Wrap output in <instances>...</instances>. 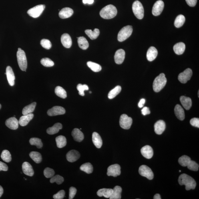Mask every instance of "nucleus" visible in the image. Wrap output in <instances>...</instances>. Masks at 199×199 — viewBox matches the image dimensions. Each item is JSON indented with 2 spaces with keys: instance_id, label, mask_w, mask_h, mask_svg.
I'll return each mask as SVG.
<instances>
[{
  "instance_id": "f257e3e1",
  "label": "nucleus",
  "mask_w": 199,
  "mask_h": 199,
  "mask_svg": "<svg viewBox=\"0 0 199 199\" xmlns=\"http://www.w3.org/2000/svg\"><path fill=\"white\" fill-rule=\"evenodd\" d=\"M178 183L181 186L185 185L187 190H194L196 186V182L192 177L186 174L180 175L178 178Z\"/></svg>"
},
{
  "instance_id": "f03ea898",
  "label": "nucleus",
  "mask_w": 199,
  "mask_h": 199,
  "mask_svg": "<svg viewBox=\"0 0 199 199\" xmlns=\"http://www.w3.org/2000/svg\"><path fill=\"white\" fill-rule=\"evenodd\" d=\"M178 162L181 166H187L191 170L197 171L198 170L199 165L195 161L191 160L190 157L186 155H183L180 157L178 159Z\"/></svg>"
},
{
  "instance_id": "7ed1b4c3",
  "label": "nucleus",
  "mask_w": 199,
  "mask_h": 199,
  "mask_svg": "<svg viewBox=\"0 0 199 199\" xmlns=\"http://www.w3.org/2000/svg\"><path fill=\"white\" fill-rule=\"evenodd\" d=\"M117 11L114 5H109L101 10L100 15L103 18L109 19L113 18L117 15Z\"/></svg>"
},
{
  "instance_id": "20e7f679",
  "label": "nucleus",
  "mask_w": 199,
  "mask_h": 199,
  "mask_svg": "<svg viewBox=\"0 0 199 199\" xmlns=\"http://www.w3.org/2000/svg\"><path fill=\"white\" fill-rule=\"evenodd\" d=\"M167 79L164 73H161L155 79L153 82V89L155 92H158L164 88L167 83Z\"/></svg>"
},
{
  "instance_id": "39448f33",
  "label": "nucleus",
  "mask_w": 199,
  "mask_h": 199,
  "mask_svg": "<svg viewBox=\"0 0 199 199\" xmlns=\"http://www.w3.org/2000/svg\"><path fill=\"white\" fill-rule=\"evenodd\" d=\"M17 57L20 68L22 71H26L27 67V62L24 51L21 48H19L17 53Z\"/></svg>"
},
{
  "instance_id": "423d86ee",
  "label": "nucleus",
  "mask_w": 199,
  "mask_h": 199,
  "mask_svg": "<svg viewBox=\"0 0 199 199\" xmlns=\"http://www.w3.org/2000/svg\"><path fill=\"white\" fill-rule=\"evenodd\" d=\"M133 29L132 26L127 25L121 29L118 35V40L119 42L125 40L130 36L132 33Z\"/></svg>"
},
{
  "instance_id": "0eeeda50",
  "label": "nucleus",
  "mask_w": 199,
  "mask_h": 199,
  "mask_svg": "<svg viewBox=\"0 0 199 199\" xmlns=\"http://www.w3.org/2000/svg\"><path fill=\"white\" fill-rule=\"evenodd\" d=\"M132 11L137 18L142 19L144 17V9L140 2L136 1L133 3Z\"/></svg>"
},
{
  "instance_id": "6e6552de",
  "label": "nucleus",
  "mask_w": 199,
  "mask_h": 199,
  "mask_svg": "<svg viewBox=\"0 0 199 199\" xmlns=\"http://www.w3.org/2000/svg\"><path fill=\"white\" fill-rule=\"evenodd\" d=\"M45 7V5H37L29 10L27 11L28 14L33 18L38 17L42 13Z\"/></svg>"
},
{
  "instance_id": "1a4fd4ad",
  "label": "nucleus",
  "mask_w": 199,
  "mask_h": 199,
  "mask_svg": "<svg viewBox=\"0 0 199 199\" xmlns=\"http://www.w3.org/2000/svg\"><path fill=\"white\" fill-rule=\"evenodd\" d=\"M132 123V119L125 114L121 115L119 119V125L123 129H128L131 128Z\"/></svg>"
},
{
  "instance_id": "9d476101",
  "label": "nucleus",
  "mask_w": 199,
  "mask_h": 199,
  "mask_svg": "<svg viewBox=\"0 0 199 199\" xmlns=\"http://www.w3.org/2000/svg\"><path fill=\"white\" fill-rule=\"evenodd\" d=\"M139 173L141 176L151 180L154 178V174L151 169L146 165H143L139 167Z\"/></svg>"
},
{
  "instance_id": "9b49d317",
  "label": "nucleus",
  "mask_w": 199,
  "mask_h": 199,
  "mask_svg": "<svg viewBox=\"0 0 199 199\" xmlns=\"http://www.w3.org/2000/svg\"><path fill=\"white\" fill-rule=\"evenodd\" d=\"M192 75V70L187 68L183 72L180 73L178 76V79L181 83H186L190 80Z\"/></svg>"
},
{
  "instance_id": "f8f14e48",
  "label": "nucleus",
  "mask_w": 199,
  "mask_h": 199,
  "mask_svg": "<svg viewBox=\"0 0 199 199\" xmlns=\"http://www.w3.org/2000/svg\"><path fill=\"white\" fill-rule=\"evenodd\" d=\"M121 173V167L118 164L111 165L107 169V175L109 176L116 177Z\"/></svg>"
},
{
  "instance_id": "ddd939ff",
  "label": "nucleus",
  "mask_w": 199,
  "mask_h": 199,
  "mask_svg": "<svg viewBox=\"0 0 199 199\" xmlns=\"http://www.w3.org/2000/svg\"><path fill=\"white\" fill-rule=\"evenodd\" d=\"M164 2L161 0L156 1L153 6L152 11V14L155 16L160 15L164 9Z\"/></svg>"
},
{
  "instance_id": "4468645a",
  "label": "nucleus",
  "mask_w": 199,
  "mask_h": 199,
  "mask_svg": "<svg viewBox=\"0 0 199 199\" xmlns=\"http://www.w3.org/2000/svg\"><path fill=\"white\" fill-rule=\"evenodd\" d=\"M65 110L63 107L55 106L50 109L47 111V114L50 116H56L65 114Z\"/></svg>"
},
{
  "instance_id": "2eb2a0df",
  "label": "nucleus",
  "mask_w": 199,
  "mask_h": 199,
  "mask_svg": "<svg viewBox=\"0 0 199 199\" xmlns=\"http://www.w3.org/2000/svg\"><path fill=\"white\" fill-rule=\"evenodd\" d=\"M141 154L143 156L147 159H150L154 155V151L152 147L149 145H146L141 149Z\"/></svg>"
},
{
  "instance_id": "dca6fc26",
  "label": "nucleus",
  "mask_w": 199,
  "mask_h": 199,
  "mask_svg": "<svg viewBox=\"0 0 199 199\" xmlns=\"http://www.w3.org/2000/svg\"><path fill=\"white\" fill-rule=\"evenodd\" d=\"M80 154L79 153L75 150L69 151L66 155V158L67 161L70 162H74L79 158Z\"/></svg>"
},
{
  "instance_id": "f3484780",
  "label": "nucleus",
  "mask_w": 199,
  "mask_h": 199,
  "mask_svg": "<svg viewBox=\"0 0 199 199\" xmlns=\"http://www.w3.org/2000/svg\"><path fill=\"white\" fill-rule=\"evenodd\" d=\"M6 126L12 130H16L18 128L19 121L15 117H11L6 121Z\"/></svg>"
},
{
  "instance_id": "a211bd4d",
  "label": "nucleus",
  "mask_w": 199,
  "mask_h": 199,
  "mask_svg": "<svg viewBox=\"0 0 199 199\" xmlns=\"http://www.w3.org/2000/svg\"><path fill=\"white\" fill-rule=\"evenodd\" d=\"M125 52L123 49H119L116 52L114 55V60L117 64H122L125 59Z\"/></svg>"
},
{
  "instance_id": "6ab92c4d",
  "label": "nucleus",
  "mask_w": 199,
  "mask_h": 199,
  "mask_svg": "<svg viewBox=\"0 0 199 199\" xmlns=\"http://www.w3.org/2000/svg\"><path fill=\"white\" fill-rule=\"evenodd\" d=\"M154 128L155 132L157 134H162L166 128V124L164 121L162 120L157 121L155 124Z\"/></svg>"
},
{
  "instance_id": "aec40b11",
  "label": "nucleus",
  "mask_w": 199,
  "mask_h": 199,
  "mask_svg": "<svg viewBox=\"0 0 199 199\" xmlns=\"http://www.w3.org/2000/svg\"><path fill=\"white\" fill-rule=\"evenodd\" d=\"M6 75L9 84L11 86H13L15 85V76L12 69L10 66H8L6 69Z\"/></svg>"
},
{
  "instance_id": "412c9836",
  "label": "nucleus",
  "mask_w": 199,
  "mask_h": 199,
  "mask_svg": "<svg viewBox=\"0 0 199 199\" xmlns=\"http://www.w3.org/2000/svg\"><path fill=\"white\" fill-rule=\"evenodd\" d=\"M22 168L24 174L29 176H33L34 174L33 167L27 162H25L22 165Z\"/></svg>"
},
{
  "instance_id": "4be33fe9",
  "label": "nucleus",
  "mask_w": 199,
  "mask_h": 199,
  "mask_svg": "<svg viewBox=\"0 0 199 199\" xmlns=\"http://www.w3.org/2000/svg\"><path fill=\"white\" fill-rule=\"evenodd\" d=\"M61 42L63 46L67 49L70 48L72 45V40L68 34L65 33L62 35Z\"/></svg>"
},
{
  "instance_id": "5701e85b",
  "label": "nucleus",
  "mask_w": 199,
  "mask_h": 199,
  "mask_svg": "<svg viewBox=\"0 0 199 199\" xmlns=\"http://www.w3.org/2000/svg\"><path fill=\"white\" fill-rule=\"evenodd\" d=\"M73 13V10L69 7H65L59 12V15L61 19L68 18L72 16Z\"/></svg>"
},
{
  "instance_id": "b1692460",
  "label": "nucleus",
  "mask_w": 199,
  "mask_h": 199,
  "mask_svg": "<svg viewBox=\"0 0 199 199\" xmlns=\"http://www.w3.org/2000/svg\"><path fill=\"white\" fill-rule=\"evenodd\" d=\"M158 52L155 47L149 48L147 53V58L149 61H152L156 59L158 55Z\"/></svg>"
},
{
  "instance_id": "393cba45",
  "label": "nucleus",
  "mask_w": 199,
  "mask_h": 199,
  "mask_svg": "<svg viewBox=\"0 0 199 199\" xmlns=\"http://www.w3.org/2000/svg\"><path fill=\"white\" fill-rule=\"evenodd\" d=\"M34 117L33 114H28L23 115L21 116L19 121V124L21 126L24 127L27 125L28 123Z\"/></svg>"
},
{
  "instance_id": "a878e982",
  "label": "nucleus",
  "mask_w": 199,
  "mask_h": 199,
  "mask_svg": "<svg viewBox=\"0 0 199 199\" xmlns=\"http://www.w3.org/2000/svg\"><path fill=\"white\" fill-rule=\"evenodd\" d=\"M73 138L77 142H81L84 139V136L83 133L78 128H75L72 132Z\"/></svg>"
},
{
  "instance_id": "bb28decb",
  "label": "nucleus",
  "mask_w": 199,
  "mask_h": 199,
  "mask_svg": "<svg viewBox=\"0 0 199 199\" xmlns=\"http://www.w3.org/2000/svg\"><path fill=\"white\" fill-rule=\"evenodd\" d=\"M174 113L176 117L179 120H184L185 118L184 111L180 105L177 104L176 105L174 108Z\"/></svg>"
},
{
  "instance_id": "cd10ccee",
  "label": "nucleus",
  "mask_w": 199,
  "mask_h": 199,
  "mask_svg": "<svg viewBox=\"0 0 199 199\" xmlns=\"http://www.w3.org/2000/svg\"><path fill=\"white\" fill-rule=\"evenodd\" d=\"M180 101L186 110H189L192 107V99L190 97L182 96L180 97Z\"/></svg>"
},
{
  "instance_id": "c85d7f7f",
  "label": "nucleus",
  "mask_w": 199,
  "mask_h": 199,
  "mask_svg": "<svg viewBox=\"0 0 199 199\" xmlns=\"http://www.w3.org/2000/svg\"><path fill=\"white\" fill-rule=\"evenodd\" d=\"M92 141L93 144L97 148H101L103 144V141L100 135L96 132H94L92 134Z\"/></svg>"
},
{
  "instance_id": "c756f323",
  "label": "nucleus",
  "mask_w": 199,
  "mask_h": 199,
  "mask_svg": "<svg viewBox=\"0 0 199 199\" xmlns=\"http://www.w3.org/2000/svg\"><path fill=\"white\" fill-rule=\"evenodd\" d=\"M113 192L112 189L104 188L100 189L97 192V194L99 197H104L106 198H109Z\"/></svg>"
},
{
  "instance_id": "7c9ffc66",
  "label": "nucleus",
  "mask_w": 199,
  "mask_h": 199,
  "mask_svg": "<svg viewBox=\"0 0 199 199\" xmlns=\"http://www.w3.org/2000/svg\"><path fill=\"white\" fill-rule=\"evenodd\" d=\"M62 128V125L61 123H56L53 127H49L47 130V132L49 134L53 135L57 134L60 129Z\"/></svg>"
},
{
  "instance_id": "2f4dec72",
  "label": "nucleus",
  "mask_w": 199,
  "mask_h": 199,
  "mask_svg": "<svg viewBox=\"0 0 199 199\" xmlns=\"http://www.w3.org/2000/svg\"><path fill=\"white\" fill-rule=\"evenodd\" d=\"M186 45L184 43L182 42L177 43L174 47L175 53L178 55L182 54L184 53Z\"/></svg>"
},
{
  "instance_id": "473e14b6",
  "label": "nucleus",
  "mask_w": 199,
  "mask_h": 199,
  "mask_svg": "<svg viewBox=\"0 0 199 199\" xmlns=\"http://www.w3.org/2000/svg\"><path fill=\"white\" fill-rule=\"evenodd\" d=\"M122 189L119 186H116L113 189V192L109 199H120L121 198V194Z\"/></svg>"
},
{
  "instance_id": "72a5a7b5",
  "label": "nucleus",
  "mask_w": 199,
  "mask_h": 199,
  "mask_svg": "<svg viewBox=\"0 0 199 199\" xmlns=\"http://www.w3.org/2000/svg\"><path fill=\"white\" fill-rule=\"evenodd\" d=\"M77 42L79 46L81 49L86 50L88 48L89 44L88 41L84 37H77Z\"/></svg>"
},
{
  "instance_id": "f704fd0d",
  "label": "nucleus",
  "mask_w": 199,
  "mask_h": 199,
  "mask_svg": "<svg viewBox=\"0 0 199 199\" xmlns=\"http://www.w3.org/2000/svg\"><path fill=\"white\" fill-rule=\"evenodd\" d=\"M57 146L59 148H62L65 147L67 144V139L64 136L60 135L55 139Z\"/></svg>"
},
{
  "instance_id": "c9c22d12",
  "label": "nucleus",
  "mask_w": 199,
  "mask_h": 199,
  "mask_svg": "<svg viewBox=\"0 0 199 199\" xmlns=\"http://www.w3.org/2000/svg\"><path fill=\"white\" fill-rule=\"evenodd\" d=\"M85 32L90 38L92 40L96 39L100 35L99 30L97 29H95L93 31L91 30H86Z\"/></svg>"
},
{
  "instance_id": "e433bc0d",
  "label": "nucleus",
  "mask_w": 199,
  "mask_h": 199,
  "mask_svg": "<svg viewBox=\"0 0 199 199\" xmlns=\"http://www.w3.org/2000/svg\"><path fill=\"white\" fill-rule=\"evenodd\" d=\"M36 105V103L34 102L24 108L22 110V114L23 115L31 114L34 111Z\"/></svg>"
},
{
  "instance_id": "4c0bfd02",
  "label": "nucleus",
  "mask_w": 199,
  "mask_h": 199,
  "mask_svg": "<svg viewBox=\"0 0 199 199\" xmlns=\"http://www.w3.org/2000/svg\"><path fill=\"white\" fill-rule=\"evenodd\" d=\"M29 156L37 164L41 163L42 160L41 155L38 152H31L30 153Z\"/></svg>"
},
{
  "instance_id": "58836bf2",
  "label": "nucleus",
  "mask_w": 199,
  "mask_h": 199,
  "mask_svg": "<svg viewBox=\"0 0 199 199\" xmlns=\"http://www.w3.org/2000/svg\"><path fill=\"white\" fill-rule=\"evenodd\" d=\"M121 90V87L120 86H117L109 91L108 94V98L110 99L114 98L120 93Z\"/></svg>"
},
{
  "instance_id": "ea45409f",
  "label": "nucleus",
  "mask_w": 199,
  "mask_h": 199,
  "mask_svg": "<svg viewBox=\"0 0 199 199\" xmlns=\"http://www.w3.org/2000/svg\"><path fill=\"white\" fill-rule=\"evenodd\" d=\"M55 92L57 96L61 97V98L65 99L67 97V93L66 91L61 86H57L56 87Z\"/></svg>"
},
{
  "instance_id": "a19ab883",
  "label": "nucleus",
  "mask_w": 199,
  "mask_h": 199,
  "mask_svg": "<svg viewBox=\"0 0 199 199\" xmlns=\"http://www.w3.org/2000/svg\"><path fill=\"white\" fill-rule=\"evenodd\" d=\"M80 170L86 173L87 174H90L93 171V167L90 163H86L82 164L80 167Z\"/></svg>"
},
{
  "instance_id": "79ce46f5",
  "label": "nucleus",
  "mask_w": 199,
  "mask_h": 199,
  "mask_svg": "<svg viewBox=\"0 0 199 199\" xmlns=\"http://www.w3.org/2000/svg\"><path fill=\"white\" fill-rule=\"evenodd\" d=\"M185 17L184 16L180 15L178 16L176 18L174 21V25L177 28H180L184 25L185 21Z\"/></svg>"
},
{
  "instance_id": "37998d69",
  "label": "nucleus",
  "mask_w": 199,
  "mask_h": 199,
  "mask_svg": "<svg viewBox=\"0 0 199 199\" xmlns=\"http://www.w3.org/2000/svg\"><path fill=\"white\" fill-rule=\"evenodd\" d=\"M87 65L91 70L94 72H99L101 71V66L97 63L89 61L87 62Z\"/></svg>"
},
{
  "instance_id": "c03bdc74",
  "label": "nucleus",
  "mask_w": 199,
  "mask_h": 199,
  "mask_svg": "<svg viewBox=\"0 0 199 199\" xmlns=\"http://www.w3.org/2000/svg\"><path fill=\"white\" fill-rule=\"evenodd\" d=\"M1 158L4 162L9 163L12 160L11 153L7 150H3L2 153Z\"/></svg>"
},
{
  "instance_id": "a18cd8bd",
  "label": "nucleus",
  "mask_w": 199,
  "mask_h": 199,
  "mask_svg": "<svg viewBox=\"0 0 199 199\" xmlns=\"http://www.w3.org/2000/svg\"><path fill=\"white\" fill-rule=\"evenodd\" d=\"M29 142L31 145H35L38 148H41L43 146L41 139L38 138H31L30 139Z\"/></svg>"
},
{
  "instance_id": "49530a36",
  "label": "nucleus",
  "mask_w": 199,
  "mask_h": 199,
  "mask_svg": "<svg viewBox=\"0 0 199 199\" xmlns=\"http://www.w3.org/2000/svg\"><path fill=\"white\" fill-rule=\"evenodd\" d=\"M41 63L44 66L47 67H53L54 65V62L51 59L47 58L41 59Z\"/></svg>"
},
{
  "instance_id": "de8ad7c7",
  "label": "nucleus",
  "mask_w": 199,
  "mask_h": 199,
  "mask_svg": "<svg viewBox=\"0 0 199 199\" xmlns=\"http://www.w3.org/2000/svg\"><path fill=\"white\" fill-rule=\"evenodd\" d=\"M77 90L79 91V94L81 96H84L85 90H89V87L88 86L86 85H83L79 84L77 85Z\"/></svg>"
},
{
  "instance_id": "09e8293b",
  "label": "nucleus",
  "mask_w": 199,
  "mask_h": 199,
  "mask_svg": "<svg viewBox=\"0 0 199 199\" xmlns=\"http://www.w3.org/2000/svg\"><path fill=\"white\" fill-rule=\"evenodd\" d=\"M50 182L52 183L56 182L58 184H61L64 182V178L60 175H57L51 178Z\"/></svg>"
},
{
  "instance_id": "8fccbe9b",
  "label": "nucleus",
  "mask_w": 199,
  "mask_h": 199,
  "mask_svg": "<svg viewBox=\"0 0 199 199\" xmlns=\"http://www.w3.org/2000/svg\"><path fill=\"white\" fill-rule=\"evenodd\" d=\"M55 174L54 170L49 168H45L44 171V174L46 178H52L54 176Z\"/></svg>"
},
{
  "instance_id": "3c124183",
  "label": "nucleus",
  "mask_w": 199,
  "mask_h": 199,
  "mask_svg": "<svg viewBox=\"0 0 199 199\" xmlns=\"http://www.w3.org/2000/svg\"><path fill=\"white\" fill-rule=\"evenodd\" d=\"M40 44L42 46L46 49H49L52 47L51 43L49 39H42L41 41Z\"/></svg>"
},
{
  "instance_id": "603ef678",
  "label": "nucleus",
  "mask_w": 199,
  "mask_h": 199,
  "mask_svg": "<svg viewBox=\"0 0 199 199\" xmlns=\"http://www.w3.org/2000/svg\"><path fill=\"white\" fill-rule=\"evenodd\" d=\"M65 192L63 190L59 191L56 194L53 196V198L55 199H62L64 198Z\"/></svg>"
},
{
  "instance_id": "864d4df0",
  "label": "nucleus",
  "mask_w": 199,
  "mask_h": 199,
  "mask_svg": "<svg viewBox=\"0 0 199 199\" xmlns=\"http://www.w3.org/2000/svg\"><path fill=\"white\" fill-rule=\"evenodd\" d=\"M77 192L76 189L74 187H72L69 188V199H72L74 198V197L76 194Z\"/></svg>"
},
{
  "instance_id": "5fc2aeb1",
  "label": "nucleus",
  "mask_w": 199,
  "mask_h": 199,
  "mask_svg": "<svg viewBox=\"0 0 199 199\" xmlns=\"http://www.w3.org/2000/svg\"><path fill=\"white\" fill-rule=\"evenodd\" d=\"M190 123L192 126L199 128V119L198 118H194L191 119Z\"/></svg>"
},
{
  "instance_id": "6e6d98bb",
  "label": "nucleus",
  "mask_w": 199,
  "mask_h": 199,
  "mask_svg": "<svg viewBox=\"0 0 199 199\" xmlns=\"http://www.w3.org/2000/svg\"><path fill=\"white\" fill-rule=\"evenodd\" d=\"M8 170V167L7 164L2 162H0V171H7Z\"/></svg>"
},
{
  "instance_id": "4d7b16f0",
  "label": "nucleus",
  "mask_w": 199,
  "mask_h": 199,
  "mask_svg": "<svg viewBox=\"0 0 199 199\" xmlns=\"http://www.w3.org/2000/svg\"><path fill=\"white\" fill-rule=\"evenodd\" d=\"M187 4L191 7H194L196 5L197 0H186Z\"/></svg>"
},
{
  "instance_id": "13d9d810",
  "label": "nucleus",
  "mask_w": 199,
  "mask_h": 199,
  "mask_svg": "<svg viewBox=\"0 0 199 199\" xmlns=\"http://www.w3.org/2000/svg\"><path fill=\"white\" fill-rule=\"evenodd\" d=\"M141 112H142V114L144 115H148L150 113V111L149 110V108L147 107H144L141 110Z\"/></svg>"
},
{
  "instance_id": "bf43d9fd",
  "label": "nucleus",
  "mask_w": 199,
  "mask_h": 199,
  "mask_svg": "<svg viewBox=\"0 0 199 199\" xmlns=\"http://www.w3.org/2000/svg\"><path fill=\"white\" fill-rule=\"evenodd\" d=\"M145 103V100L144 99H141L138 103V107L139 108H142L144 106Z\"/></svg>"
},
{
  "instance_id": "052dcab7",
  "label": "nucleus",
  "mask_w": 199,
  "mask_h": 199,
  "mask_svg": "<svg viewBox=\"0 0 199 199\" xmlns=\"http://www.w3.org/2000/svg\"><path fill=\"white\" fill-rule=\"evenodd\" d=\"M94 0H83V2L84 4H92L94 3Z\"/></svg>"
},
{
  "instance_id": "680f3d73",
  "label": "nucleus",
  "mask_w": 199,
  "mask_h": 199,
  "mask_svg": "<svg viewBox=\"0 0 199 199\" xmlns=\"http://www.w3.org/2000/svg\"><path fill=\"white\" fill-rule=\"evenodd\" d=\"M154 199H161V197L160 195L158 194H156L154 196Z\"/></svg>"
},
{
  "instance_id": "e2e57ef3",
  "label": "nucleus",
  "mask_w": 199,
  "mask_h": 199,
  "mask_svg": "<svg viewBox=\"0 0 199 199\" xmlns=\"http://www.w3.org/2000/svg\"><path fill=\"white\" fill-rule=\"evenodd\" d=\"M3 193V189L1 186H0V198L2 195Z\"/></svg>"
},
{
  "instance_id": "0e129e2a",
  "label": "nucleus",
  "mask_w": 199,
  "mask_h": 199,
  "mask_svg": "<svg viewBox=\"0 0 199 199\" xmlns=\"http://www.w3.org/2000/svg\"><path fill=\"white\" fill-rule=\"evenodd\" d=\"M1 104H0V109H1Z\"/></svg>"
},
{
  "instance_id": "69168bd1",
  "label": "nucleus",
  "mask_w": 199,
  "mask_h": 199,
  "mask_svg": "<svg viewBox=\"0 0 199 199\" xmlns=\"http://www.w3.org/2000/svg\"><path fill=\"white\" fill-rule=\"evenodd\" d=\"M199 91H198V97H199Z\"/></svg>"
},
{
  "instance_id": "338daca9",
  "label": "nucleus",
  "mask_w": 199,
  "mask_h": 199,
  "mask_svg": "<svg viewBox=\"0 0 199 199\" xmlns=\"http://www.w3.org/2000/svg\"><path fill=\"white\" fill-rule=\"evenodd\" d=\"M89 93H91V91H90Z\"/></svg>"
},
{
  "instance_id": "774afa93",
  "label": "nucleus",
  "mask_w": 199,
  "mask_h": 199,
  "mask_svg": "<svg viewBox=\"0 0 199 199\" xmlns=\"http://www.w3.org/2000/svg\"><path fill=\"white\" fill-rule=\"evenodd\" d=\"M179 172H181V170H179Z\"/></svg>"
}]
</instances>
